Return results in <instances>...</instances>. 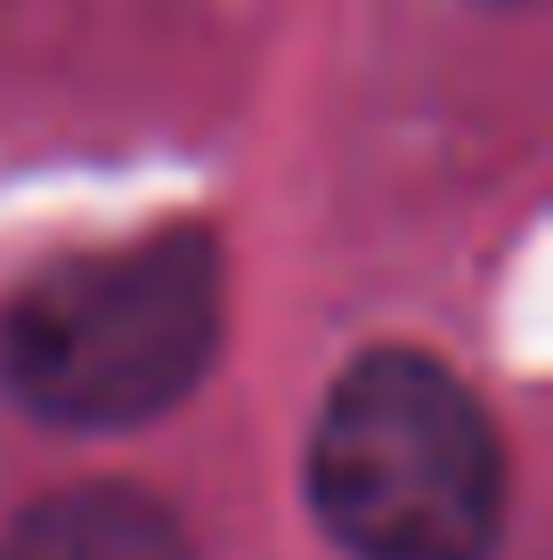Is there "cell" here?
<instances>
[{"mask_svg":"<svg viewBox=\"0 0 553 560\" xmlns=\"http://www.w3.org/2000/svg\"><path fill=\"white\" fill-rule=\"evenodd\" d=\"M228 334L212 228L66 253L0 308V390L49 431H139L204 390Z\"/></svg>","mask_w":553,"mask_h":560,"instance_id":"cell-1","label":"cell"},{"mask_svg":"<svg viewBox=\"0 0 553 560\" xmlns=\"http://www.w3.org/2000/svg\"><path fill=\"white\" fill-rule=\"evenodd\" d=\"M301 495L350 560H497L512 479L472 382L383 341L334 374L301 447Z\"/></svg>","mask_w":553,"mask_h":560,"instance_id":"cell-2","label":"cell"},{"mask_svg":"<svg viewBox=\"0 0 553 560\" xmlns=\"http://www.w3.org/2000/svg\"><path fill=\"white\" fill-rule=\"evenodd\" d=\"M0 560H196V536L130 479H73L9 520Z\"/></svg>","mask_w":553,"mask_h":560,"instance_id":"cell-3","label":"cell"},{"mask_svg":"<svg viewBox=\"0 0 553 560\" xmlns=\"http://www.w3.org/2000/svg\"><path fill=\"white\" fill-rule=\"evenodd\" d=\"M481 9H529V0H481Z\"/></svg>","mask_w":553,"mask_h":560,"instance_id":"cell-4","label":"cell"}]
</instances>
